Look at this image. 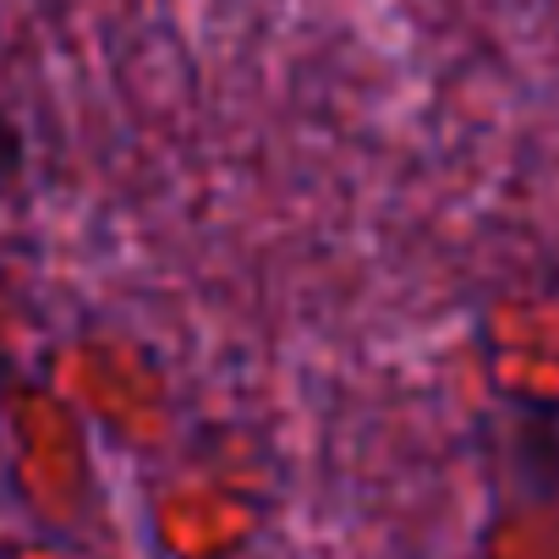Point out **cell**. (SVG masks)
I'll return each instance as SVG.
<instances>
[{
	"label": "cell",
	"mask_w": 559,
	"mask_h": 559,
	"mask_svg": "<svg viewBox=\"0 0 559 559\" xmlns=\"http://www.w3.org/2000/svg\"><path fill=\"white\" fill-rule=\"evenodd\" d=\"M28 170V143H23V127L0 110V192H12Z\"/></svg>",
	"instance_id": "6da1fadb"
}]
</instances>
